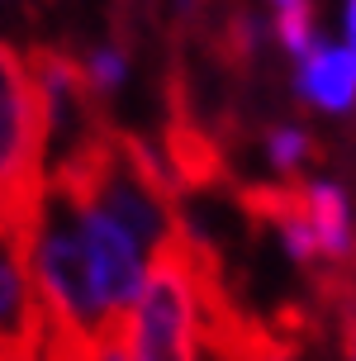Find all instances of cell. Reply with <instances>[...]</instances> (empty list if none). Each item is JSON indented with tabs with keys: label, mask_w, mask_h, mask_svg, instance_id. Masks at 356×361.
Here are the masks:
<instances>
[{
	"label": "cell",
	"mask_w": 356,
	"mask_h": 361,
	"mask_svg": "<svg viewBox=\"0 0 356 361\" xmlns=\"http://www.w3.org/2000/svg\"><path fill=\"white\" fill-rule=\"evenodd\" d=\"M342 357H347V361H356V338H352L347 347H342Z\"/></svg>",
	"instance_id": "13"
},
{
	"label": "cell",
	"mask_w": 356,
	"mask_h": 361,
	"mask_svg": "<svg viewBox=\"0 0 356 361\" xmlns=\"http://www.w3.org/2000/svg\"><path fill=\"white\" fill-rule=\"evenodd\" d=\"M76 214H81V233H86V252H90V267H95V281H100V295H105L109 314L124 319L128 309L138 305L142 286H147V262H152V252L114 214H105L100 204L76 200Z\"/></svg>",
	"instance_id": "5"
},
{
	"label": "cell",
	"mask_w": 356,
	"mask_h": 361,
	"mask_svg": "<svg viewBox=\"0 0 356 361\" xmlns=\"http://www.w3.org/2000/svg\"><path fill=\"white\" fill-rule=\"evenodd\" d=\"M300 100L319 105L323 114H347L356 109V57L347 43H319L309 57H300L295 72Z\"/></svg>",
	"instance_id": "6"
},
{
	"label": "cell",
	"mask_w": 356,
	"mask_h": 361,
	"mask_svg": "<svg viewBox=\"0 0 356 361\" xmlns=\"http://www.w3.org/2000/svg\"><path fill=\"white\" fill-rule=\"evenodd\" d=\"M276 38H281V48L295 57V62L314 53V48H319L314 5H309V0H300V5H285V10H276Z\"/></svg>",
	"instance_id": "9"
},
{
	"label": "cell",
	"mask_w": 356,
	"mask_h": 361,
	"mask_svg": "<svg viewBox=\"0 0 356 361\" xmlns=\"http://www.w3.org/2000/svg\"><path fill=\"white\" fill-rule=\"evenodd\" d=\"M233 300L223 262L185 224L147 262L138 305L119 319L128 361H200L209 352V314Z\"/></svg>",
	"instance_id": "1"
},
{
	"label": "cell",
	"mask_w": 356,
	"mask_h": 361,
	"mask_svg": "<svg viewBox=\"0 0 356 361\" xmlns=\"http://www.w3.org/2000/svg\"><path fill=\"white\" fill-rule=\"evenodd\" d=\"M285 5H300V0H276V10H285Z\"/></svg>",
	"instance_id": "14"
},
{
	"label": "cell",
	"mask_w": 356,
	"mask_h": 361,
	"mask_svg": "<svg viewBox=\"0 0 356 361\" xmlns=\"http://www.w3.org/2000/svg\"><path fill=\"white\" fill-rule=\"evenodd\" d=\"M342 29H347V48H352V57H356V0H347V10H342Z\"/></svg>",
	"instance_id": "12"
},
{
	"label": "cell",
	"mask_w": 356,
	"mask_h": 361,
	"mask_svg": "<svg viewBox=\"0 0 356 361\" xmlns=\"http://www.w3.org/2000/svg\"><path fill=\"white\" fill-rule=\"evenodd\" d=\"M24 252H29V271H34L38 300H43L53 333L76 338V343H100L119 324L100 295L95 267H90L76 200L53 180L43 185L34 214L24 224Z\"/></svg>",
	"instance_id": "2"
},
{
	"label": "cell",
	"mask_w": 356,
	"mask_h": 361,
	"mask_svg": "<svg viewBox=\"0 0 356 361\" xmlns=\"http://www.w3.org/2000/svg\"><path fill=\"white\" fill-rule=\"evenodd\" d=\"M319 157V147H314V138L304 133L300 124H276L266 133V162L276 166V171H285V176H295L304 162H314Z\"/></svg>",
	"instance_id": "7"
},
{
	"label": "cell",
	"mask_w": 356,
	"mask_h": 361,
	"mask_svg": "<svg viewBox=\"0 0 356 361\" xmlns=\"http://www.w3.org/2000/svg\"><path fill=\"white\" fill-rule=\"evenodd\" d=\"M43 343L48 314L24 252V224H0V361H43Z\"/></svg>",
	"instance_id": "4"
},
{
	"label": "cell",
	"mask_w": 356,
	"mask_h": 361,
	"mask_svg": "<svg viewBox=\"0 0 356 361\" xmlns=\"http://www.w3.org/2000/svg\"><path fill=\"white\" fill-rule=\"evenodd\" d=\"M48 185V119L29 53L0 38V224H29Z\"/></svg>",
	"instance_id": "3"
},
{
	"label": "cell",
	"mask_w": 356,
	"mask_h": 361,
	"mask_svg": "<svg viewBox=\"0 0 356 361\" xmlns=\"http://www.w3.org/2000/svg\"><path fill=\"white\" fill-rule=\"evenodd\" d=\"M257 48H262V24L247 15V10H233L228 24L219 29V57L228 62V67H252V57H257Z\"/></svg>",
	"instance_id": "8"
},
{
	"label": "cell",
	"mask_w": 356,
	"mask_h": 361,
	"mask_svg": "<svg viewBox=\"0 0 356 361\" xmlns=\"http://www.w3.org/2000/svg\"><path fill=\"white\" fill-rule=\"evenodd\" d=\"M86 62V76H90V86H95V95L105 100V95H114V90L124 86V76H128V57L119 43H105V48H95V53L81 57Z\"/></svg>",
	"instance_id": "10"
},
{
	"label": "cell",
	"mask_w": 356,
	"mask_h": 361,
	"mask_svg": "<svg viewBox=\"0 0 356 361\" xmlns=\"http://www.w3.org/2000/svg\"><path fill=\"white\" fill-rule=\"evenodd\" d=\"M43 361H95V343H76L48 328V343H43Z\"/></svg>",
	"instance_id": "11"
}]
</instances>
